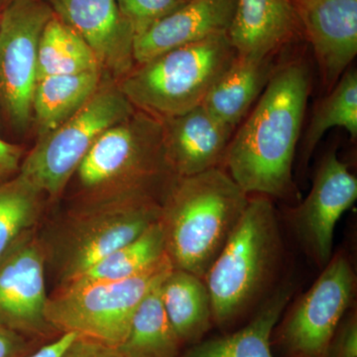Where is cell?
<instances>
[{
  "label": "cell",
  "instance_id": "1",
  "mask_svg": "<svg viewBox=\"0 0 357 357\" xmlns=\"http://www.w3.org/2000/svg\"><path fill=\"white\" fill-rule=\"evenodd\" d=\"M310 95L302 63L275 69L257 105L232 135L222 168L249 195L299 201L293 163Z\"/></svg>",
  "mask_w": 357,
  "mask_h": 357
},
{
  "label": "cell",
  "instance_id": "4",
  "mask_svg": "<svg viewBox=\"0 0 357 357\" xmlns=\"http://www.w3.org/2000/svg\"><path fill=\"white\" fill-rule=\"evenodd\" d=\"M76 174L91 201L129 196L160 204L178 178L167 160L161 121L143 112L105 130Z\"/></svg>",
  "mask_w": 357,
  "mask_h": 357
},
{
  "label": "cell",
  "instance_id": "12",
  "mask_svg": "<svg viewBox=\"0 0 357 357\" xmlns=\"http://www.w3.org/2000/svg\"><path fill=\"white\" fill-rule=\"evenodd\" d=\"M356 199V176L335 149L328 150L317 167L306 199L286 210L289 229L319 269L333 257L335 225Z\"/></svg>",
  "mask_w": 357,
  "mask_h": 357
},
{
  "label": "cell",
  "instance_id": "6",
  "mask_svg": "<svg viewBox=\"0 0 357 357\" xmlns=\"http://www.w3.org/2000/svg\"><path fill=\"white\" fill-rule=\"evenodd\" d=\"M172 268L166 256L126 280L57 288L47 303V321L59 333H76L119 349L141 302Z\"/></svg>",
  "mask_w": 357,
  "mask_h": 357
},
{
  "label": "cell",
  "instance_id": "27",
  "mask_svg": "<svg viewBox=\"0 0 357 357\" xmlns=\"http://www.w3.org/2000/svg\"><path fill=\"white\" fill-rule=\"evenodd\" d=\"M124 17L140 36L160 20L170 15L189 0H116Z\"/></svg>",
  "mask_w": 357,
  "mask_h": 357
},
{
  "label": "cell",
  "instance_id": "14",
  "mask_svg": "<svg viewBox=\"0 0 357 357\" xmlns=\"http://www.w3.org/2000/svg\"><path fill=\"white\" fill-rule=\"evenodd\" d=\"M330 91L357 54V0H291Z\"/></svg>",
  "mask_w": 357,
  "mask_h": 357
},
{
  "label": "cell",
  "instance_id": "17",
  "mask_svg": "<svg viewBox=\"0 0 357 357\" xmlns=\"http://www.w3.org/2000/svg\"><path fill=\"white\" fill-rule=\"evenodd\" d=\"M300 34L291 0H236L229 37L238 57H274Z\"/></svg>",
  "mask_w": 357,
  "mask_h": 357
},
{
  "label": "cell",
  "instance_id": "13",
  "mask_svg": "<svg viewBox=\"0 0 357 357\" xmlns=\"http://www.w3.org/2000/svg\"><path fill=\"white\" fill-rule=\"evenodd\" d=\"M57 17L86 42L102 70L115 77L134 69L132 27L116 0H46Z\"/></svg>",
  "mask_w": 357,
  "mask_h": 357
},
{
  "label": "cell",
  "instance_id": "28",
  "mask_svg": "<svg viewBox=\"0 0 357 357\" xmlns=\"http://www.w3.org/2000/svg\"><path fill=\"white\" fill-rule=\"evenodd\" d=\"M328 357H357V312L352 307L333 335Z\"/></svg>",
  "mask_w": 357,
  "mask_h": 357
},
{
  "label": "cell",
  "instance_id": "33",
  "mask_svg": "<svg viewBox=\"0 0 357 357\" xmlns=\"http://www.w3.org/2000/svg\"><path fill=\"white\" fill-rule=\"evenodd\" d=\"M11 1H13V0H0V11H1L4 7L8 6Z\"/></svg>",
  "mask_w": 357,
  "mask_h": 357
},
{
  "label": "cell",
  "instance_id": "21",
  "mask_svg": "<svg viewBox=\"0 0 357 357\" xmlns=\"http://www.w3.org/2000/svg\"><path fill=\"white\" fill-rule=\"evenodd\" d=\"M100 79L102 70L39 79L32 102L38 137L48 135L83 109L100 88Z\"/></svg>",
  "mask_w": 357,
  "mask_h": 357
},
{
  "label": "cell",
  "instance_id": "5",
  "mask_svg": "<svg viewBox=\"0 0 357 357\" xmlns=\"http://www.w3.org/2000/svg\"><path fill=\"white\" fill-rule=\"evenodd\" d=\"M236 56L229 33H222L138 65L119 89L135 109L163 121L201 105Z\"/></svg>",
  "mask_w": 357,
  "mask_h": 357
},
{
  "label": "cell",
  "instance_id": "15",
  "mask_svg": "<svg viewBox=\"0 0 357 357\" xmlns=\"http://www.w3.org/2000/svg\"><path fill=\"white\" fill-rule=\"evenodd\" d=\"M161 122L167 160L178 177L222 167L234 129L203 105Z\"/></svg>",
  "mask_w": 357,
  "mask_h": 357
},
{
  "label": "cell",
  "instance_id": "2",
  "mask_svg": "<svg viewBox=\"0 0 357 357\" xmlns=\"http://www.w3.org/2000/svg\"><path fill=\"white\" fill-rule=\"evenodd\" d=\"M284 255L271 198L249 197L243 217L204 278L211 295L213 325L229 333L245 323L278 287Z\"/></svg>",
  "mask_w": 357,
  "mask_h": 357
},
{
  "label": "cell",
  "instance_id": "3",
  "mask_svg": "<svg viewBox=\"0 0 357 357\" xmlns=\"http://www.w3.org/2000/svg\"><path fill=\"white\" fill-rule=\"evenodd\" d=\"M249 197L222 167L176 178L159 218L173 268L204 279L243 217Z\"/></svg>",
  "mask_w": 357,
  "mask_h": 357
},
{
  "label": "cell",
  "instance_id": "25",
  "mask_svg": "<svg viewBox=\"0 0 357 357\" xmlns=\"http://www.w3.org/2000/svg\"><path fill=\"white\" fill-rule=\"evenodd\" d=\"M314 110L303 143L302 159L311 158L324 134L333 128H344L354 140L357 136V72L347 70Z\"/></svg>",
  "mask_w": 357,
  "mask_h": 357
},
{
  "label": "cell",
  "instance_id": "11",
  "mask_svg": "<svg viewBox=\"0 0 357 357\" xmlns=\"http://www.w3.org/2000/svg\"><path fill=\"white\" fill-rule=\"evenodd\" d=\"M46 246L35 229L0 257V324L44 344L62 335L46 318Z\"/></svg>",
  "mask_w": 357,
  "mask_h": 357
},
{
  "label": "cell",
  "instance_id": "30",
  "mask_svg": "<svg viewBox=\"0 0 357 357\" xmlns=\"http://www.w3.org/2000/svg\"><path fill=\"white\" fill-rule=\"evenodd\" d=\"M24 150L0 138V183L6 182L20 174Z\"/></svg>",
  "mask_w": 357,
  "mask_h": 357
},
{
  "label": "cell",
  "instance_id": "23",
  "mask_svg": "<svg viewBox=\"0 0 357 357\" xmlns=\"http://www.w3.org/2000/svg\"><path fill=\"white\" fill-rule=\"evenodd\" d=\"M162 282V281H161ZM142 300L119 351L124 357H180L183 347L160 296V284Z\"/></svg>",
  "mask_w": 357,
  "mask_h": 357
},
{
  "label": "cell",
  "instance_id": "24",
  "mask_svg": "<svg viewBox=\"0 0 357 357\" xmlns=\"http://www.w3.org/2000/svg\"><path fill=\"white\" fill-rule=\"evenodd\" d=\"M96 70L102 68L91 47L54 14L40 39L37 82L46 77Z\"/></svg>",
  "mask_w": 357,
  "mask_h": 357
},
{
  "label": "cell",
  "instance_id": "32",
  "mask_svg": "<svg viewBox=\"0 0 357 357\" xmlns=\"http://www.w3.org/2000/svg\"><path fill=\"white\" fill-rule=\"evenodd\" d=\"M77 337L76 333H62L55 340L40 347L29 357H62Z\"/></svg>",
  "mask_w": 357,
  "mask_h": 357
},
{
  "label": "cell",
  "instance_id": "8",
  "mask_svg": "<svg viewBox=\"0 0 357 357\" xmlns=\"http://www.w3.org/2000/svg\"><path fill=\"white\" fill-rule=\"evenodd\" d=\"M356 275L344 251L333 255L306 292L289 303L272 333L276 357H328L333 335L354 307Z\"/></svg>",
  "mask_w": 357,
  "mask_h": 357
},
{
  "label": "cell",
  "instance_id": "16",
  "mask_svg": "<svg viewBox=\"0 0 357 357\" xmlns=\"http://www.w3.org/2000/svg\"><path fill=\"white\" fill-rule=\"evenodd\" d=\"M236 0H189L134 40L135 64L174 49L229 33Z\"/></svg>",
  "mask_w": 357,
  "mask_h": 357
},
{
  "label": "cell",
  "instance_id": "22",
  "mask_svg": "<svg viewBox=\"0 0 357 357\" xmlns=\"http://www.w3.org/2000/svg\"><path fill=\"white\" fill-rule=\"evenodd\" d=\"M166 256L165 241L158 220L137 238L110 253L83 273L61 284L58 288L126 280L146 271Z\"/></svg>",
  "mask_w": 357,
  "mask_h": 357
},
{
  "label": "cell",
  "instance_id": "9",
  "mask_svg": "<svg viewBox=\"0 0 357 357\" xmlns=\"http://www.w3.org/2000/svg\"><path fill=\"white\" fill-rule=\"evenodd\" d=\"M161 204L136 197L91 201L66 223L59 243L61 284L137 238L158 222Z\"/></svg>",
  "mask_w": 357,
  "mask_h": 357
},
{
  "label": "cell",
  "instance_id": "31",
  "mask_svg": "<svg viewBox=\"0 0 357 357\" xmlns=\"http://www.w3.org/2000/svg\"><path fill=\"white\" fill-rule=\"evenodd\" d=\"M62 357H124L119 349L95 340L77 337Z\"/></svg>",
  "mask_w": 357,
  "mask_h": 357
},
{
  "label": "cell",
  "instance_id": "29",
  "mask_svg": "<svg viewBox=\"0 0 357 357\" xmlns=\"http://www.w3.org/2000/svg\"><path fill=\"white\" fill-rule=\"evenodd\" d=\"M43 344L0 324V357H29Z\"/></svg>",
  "mask_w": 357,
  "mask_h": 357
},
{
  "label": "cell",
  "instance_id": "19",
  "mask_svg": "<svg viewBox=\"0 0 357 357\" xmlns=\"http://www.w3.org/2000/svg\"><path fill=\"white\" fill-rule=\"evenodd\" d=\"M164 309L183 347L204 340L213 328V306L204 279L172 268L160 284Z\"/></svg>",
  "mask_w": 357,
  "mask_h": 357
},
{
  "label": "cell",
  "instance_id": "10",
  "mask_svg": "<svg viewBox=\"0 0 357 357\" xmlns=\"http://www.w3.org/2000/svg\"><path fill=\"white\" fill-rule=\"evenodd\" d=\"M53 15L46 0H13L0 11V109L17 131L32 121L40 39Z\"/></svg>",
  "mask_w": 357,
  "mask_h": 357
},
{
  "label": "cell",
  "instance_id": "7",
  "mask_svg": "<svg viewBox=\"0 0 357 357\" xmlns=\"http://www.w3.org/2000/svg\"><path fill=\"white\" fill-rule=\"evenodd\" d=\"M135 112V107L119 86L98 88L69 121L39 138L23 158L20 175L45 196L58 198L96 139Z\"/></svg>",
  "mask_w": 357,
  "mask_h": 357
},
{
  "label": "cell",
  "instance_id": "26",
  "mask_svg": "<svg viewBox=\"0 0 357 357\" xmlns=\"http://www.w3.org/2000/svg\"><path fill=\"white\" fill-rule=\"evenodd\" d=\"M45 197L20 174L0 183V257L23 234L35 229L43 211Z\"/></svg>",
  "mask_w": 357,
  "mask_h": 357
},
{
  "label": "cell",
  "instance_id": "20",
  "mask_svg": "<svg viewBox=\"0 0 357 357\" xmlns=\"http://www.w3.org/2000/svg\"><path fill=\"white\" fill-rule=\"evenodd\" d=\"M275 69L273 57L256 60L236 56L202 105L223 123L236 129L261 96Z\"/></svg>",
  "mask_w": 357,
  "mask_h": 357
},
{
  "label": "cell",
  "instance_id": "18",
  "mask_svg": "<svg viewBox=\"0 0 357 357\" xmlns=\"http://www.w3.org/2000/svg\"><path fill=\"white\" fill-rule=\"evenodd\" d=\"M295 288L292 281L281 282L243 326L188 347L180 357H276L272 333Z\"/></svg>",
  "mask_w": 357,
  "mask_h": 357
}]
</instances>
